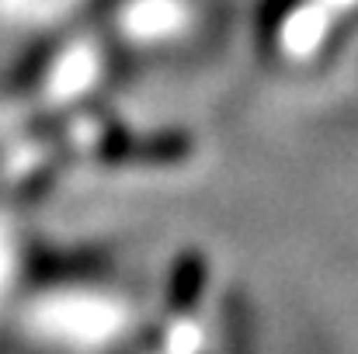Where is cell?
<instances>
[{"mask_svg":"<svg viewBox=\"0 0 358 354\" xmlns=\"http://www.w3.org/2000/svg\"><path fill=\"white\" fill-rule=\"evenodd\" d=\"M202 257L199 253H185L174 267V292H171V306L174 309H188L199 302L202 292Z\"/></svg>","mask_w":358,"mask_h":354,"instance_id":"obj_1","label":"cell"}]
</instances>
